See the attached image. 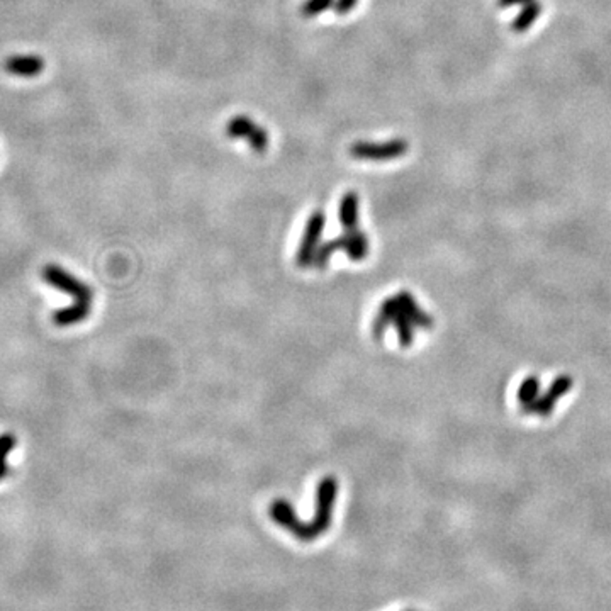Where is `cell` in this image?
<instances>
[{
  "label": "cell",
  "instance_id": "obj_16",
  "mask_svg": "<svg viewBox=\"0 0 611 611\" xmlns=\"http://www.w3.org/2000/svg\"><path fill=\"white\" fill-rule=\"evenodd\" d=\"M531 0H496L499 9H508V7L514 5H525V3H530Z\"/></svg>",
  "mask_w": 611,
  "mask_h": 611
},
{
  "label": "cell",
  "instance_id": "obj_14",
  "mask_svg": "<svg viewBox=\"0 0 611 611\" xmlns=\"http://www.w3.org/2000/svg\"><path fill=\"white\" fill-rule=\"evenodd\" d=\"M337 0H306L301 7V12L304 17H316L324 10L335 7Z\"/></svg>",
  "mask_w": 611,
  "mask_h": 611
},
{
  "label": "cell",
  "instance_id": "obj_1",
  "mask_svg": "<svg viewBox=\"0 0 611 611\" xmlns=\"http://www.w3.org/2000/svg\"><path fill=\"white\" fill-rule=\"evenodd\" d=\"M338 492V481L333 475H328L318 484L316 489V511L309 523H304L298 518L294 508L285 499H275L270 505V520L294 535L301 542H313L320 535L328 531L333 520L335 499Z\"/></svg>",
  "mask_w": 611,
  "mask_h": 611
},
{
  "label": "cell",
  "instance_id": "obj_9",
  "mask_svg": "<svg viewBox=\"0 0 611 611\" xmlns=\"http://www.w3.org/2000/svg\"><path fill=\"white\" fill-rule=\"evenodd\" d=\"M91 307L92 306H82V304H71L67 307H62V309L55 311L51 316L53 323L60 328H67V326H73V324L82 323L88 318L91 314Z\"/></svg>",
  "mask_w": 611,
  "mask_h": 611
},
{
  "label": "cell",
  "instance_id": "obj_6",
  "mask_svg": "<svg viewBox=\"0 0 611 611\" xmlns=\"http://www.w3.org/2000/svg\"><path fill=\"white\" fill-rule=\"evenodd\" d=\"M324 224H326V216H324L323 211L320 209L314 211V213H311V216L307 217L304 235H302L298 253H296V265L301 267V269L313 267L314 256H316L318 248H320V241H321V235H323L324 230Z\"/></svg>",
  "mask_w": 611,
  "mask_h": 611
},
{
  "label": "cell",
  "instance_id": "obj_3",
  "mask_svg": "<svg viewBox=\"0 0 611 611\" xmlns=\"http://www.w3.org/2000/svg\"><path fill=\"white\" fill-rule=\"evenodd\" d=\"M335 252H345L352 262H362V260L367 259V255L370 252V239L360 228L343 230V233L339 237L320 245L313 262L314 269L321 270L324 267H328L331 255Z\"/></svg>",
  "mask_w": 611,
  "mask_h": 611
},
{
  "label": "cell",
  "instance_id": "obj_15",
  "mask_svg": "<svg viewBox=\"0 0 611 611\" xmlns=\"http://www.w3.org/2000/svg\"><path fill=\"white\" fill-rule=\"evenodd\" d=\"M357 3H359V0H337L335 2V12L338 16H346V14H350L355 9Z\"/></svg>",
  "mask_w": 611,
  "mask_h": 611
},
{
  "label": "cell",
  "instance_id": "obj_13",
  "mask_svg": "<svg viewBox=\"0 0 611 611\" xmlns=\"http://www.w3.org/2000/svg\"><path fill=\"white\" fill-rule=\"evenodd\" d=\"M250 148L255 153H265V149L269 148V133L263 130L262 126H255V130L252 131V134L246 138Z\"/></svg>",
  "mask_w": 611,
  "mask_h": 611
},
{
  "label": "cell",
  "instance_id": "obj_5",
  "mask_svg": "<svg viewBox=\"0 0 611 611\" xmlns=\"http://www.w3.org/2000/svg\"><path fill=\"white\" fill-rule=\"evenodd\" d=\"M43 278L48 282L51 287L58 289V291L70 294L75 299V304L82 306H92V298H94V292L88 287L85 282L78 280L75 275H71L70 272L58 265H46L43 269Z\"/></svg>",
  "mask_w": 611,
  "mask_h": 611
},
{
  "label": "cell",
  "instance_id": "obj_11",
  "mask_svg": "<svg viewBox=\"0 0 611 611\" xmlns=\"http://www.w3.org/2000/svg\"><path fill=\"white\" fill-rule=\"evenodd\" d=\"M255 126L256 124L252 117L239 114V116L231 117L226 123V136L231 139H246L255 130Z\"/></svg>",
  "mask_w": 611,
  "mask_h": 611
},
{
  "label": "cell",
  "instance_id": "obj_7",
  "mask_svg": "<svg viewBox=\"0 0 611 611\" xmlns=\"http://www.w3.org/2000/svg\"><path fill=\"white\" fill-rule=\"evenodd\" d=\"M5 70L17 77H36L45 70V60L36 55L10 56L5 62Z\"/></svg>",
  "mask_w": 611,
  "mask_h": 611
},
{
  "label": "cell",
  "instance_id": "obj_8",
  "mask_svg": "<svg viewBox=\"0 0 611 611\" xmlns=\"http://www.w3.org/2000/svg\"><path fill=\"white\" fill-rule=\"evenodd\" d=\"M359 209H360V199L357 192L350 191L346 192V194H343V197L339 199V206H338V219L343 230L359 228Z\"/></svg>",
  "mask_w": 611,
  "mask_h": 611
},
{
  "label": "cell",
  "instance_id": "obj_2",
  "mask_svg": "<svg viewBox=\"0 0 611 611\" xmlns=\"http://www.w3.org/2000/svg\"><path fill=\"white\" fill-rule=\"evenodd\" d=\"M431 324L433 320L418 304L414 296L401 291L379 306L372 323V335L375 339H381L389 328H394L401 346H411L414 333L418 330H430Z\"/></svg>",
  "mask_w": 611,
  "mask_h": 611
},
{
  "label": "cell",
  "instance_id": "obj_4",
  "mask_svg": "<svg viewBox=\"0 0 611 611\" xmlns=\"http://www.w3.org/2000/svg\"><path fill=\"white\" fill-rule=\"evenodd\" d=\"M409 149V143L403 138L389 141H357L350 145V156L357 160H372V162H387L405 156Z\"/></svg>",
  "mask_w": 611,
  "mask_h": 611
},
{
  "label": "cell",
  "instance_id": "obj_17",
  "mask_svg": "<svg viewBox=\"0 0 611 611\" xmlns=\"http://www.w3.org/2000/svg\"><path fill=\"white\" fill-rule=\"evenodd\" d=\"M407 611H411V610H407Z\"/></svg>",
  "mask_w": 611,
  "mask_h": 611
},
{
  "label": "cell",
  "instance_id": "obj_10",
  "mask_svg": "<svg viewBox=\"0 0 611 611\" xmlns=\"http://www.w3.org/2000/svg\"><path fill=\"white\" fill-rule=\"evenodd\" d=\"M542 14V3L537 0H531L530 3H525L523 9L520 10L516 17L511 23V31L513 33H527L531 26L535 24V21L538 19V16Z\"/></svg>",
  "mask_w": 611,
  "mask_h": 611
},
{
  "label": "cell",
  "instance_id": "obj_12",
  "mask_svg": "<svg viewBox=\"0 0 611 611\" xmlns=\"http://www.w3.org/2000/svg\"><path fill=\"white\" fill-rule=\"evenodd\" d=\"M17 438L12 433H2L0 435V481L5 479L7 472H9V467H7V457L9 453L16 448Z\"/></svg>",
  "mask_w": 611,
  "mask_h": 611
}]
</instances>
